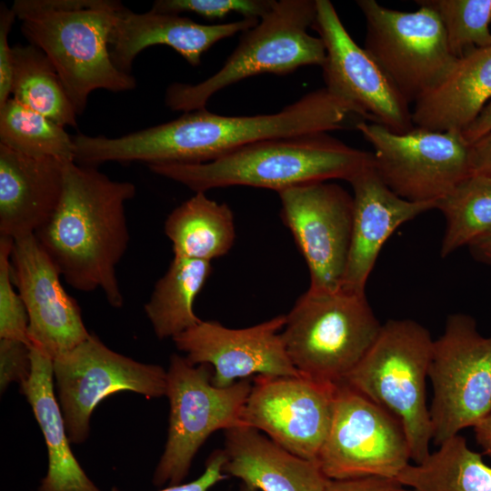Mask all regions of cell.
<instances>
[{
    "label": "cell",
    "mask_w": 491,
    "mask_h": 491,
    "mask_svg": "<svg viewBox=\"0 0 491 491\" xmlns=\"http://www.w3.org/2000/svg\"><path fill=\"white\" fill-rule=\"evenodd\" d=\"M354 115L349 104L323 87L274 114L225 116L205 107L120 137L88 135L82 154L95 166L112 161L205 163L264 139L338 130Z\"/></svg>",
    "instance_id": "6da1fadb"
},
{
    "label": "cell",
    "mask_w": 491,
    "mask_h": 491,
    "mask_svg": "<svg viewBox=\"0 0 491 491\" xmlns=\"http://www.w3.org/2000/svg\"><path fill=\"white\" fill-rule=\"evenodd\" d=\"M135 191L131 182L68 161L59 205L35 234L68 285L82 292L100 289L115 308L124 304L116 266L130 238L125 205Z\"/></svg>",
    "instance_id": "7a4b0ae2"
},
{
    "label": "cell",
    "mask_w": 491,
    "mask_h": 491,
    "mask_svg": "<svg viewBox=\"0 0 491 491\" xmlns=\"http://www.w3.org/2000/svg\"><path fill=\"white\" fill-rule=\"evenodd\" d=\"M372 165V152L349 146L323 132L256 141L210 162L161 163L148 167L195 193L234 185L279 193L331 179L349 182Z\"/></svg>",
    "instance_id": "3957f363"
},
{
    "label": "cell",
    "mask_w": 491,
    "mask_h": 491,
    "mask_svg": "<svg viewBox=\"0 0 491 491\" xmlns=\"http://www.w3.org/2000/svg\"><path fill=\"white\" fill-rule=\"evenodd\" d=\"M112 0H15L12 9L21 20L29 44L45 53L55 68L78 115L96 89L125 92L135 78L119 71L109 50L115 12Z\"/></svg>",
    "instance_id": "277c9868"
},
{
    "label": "cell",
    "mask_w": 491,
    "mask_h": 491,
    "mask_svg": "<svg viewBox=\"0 0 491 491\" xmlns=\"http://www.w3.org/2000/svg\"><path fill=\"white\" fill-rule=\"evenodd\" d=\"M433 341L419 323L390 319L342 381L400 421L415 463L430 454L433 436L426 390Z\"/></svg>",
    "instance_id": "5b68a950"
},
{
    "label": "cell",
    "mask_w": 491,
    "mask_h": 491,
    "mask_svg": "<svg viewBox=\"0 0 491 491\" xmlns=\"http://www.w3.org/2000/svg\"><path fill=\"white\" fill-rule=\"evenodd\" d=\"M316 15V0L274 1L258 24L243 32L223 66L195 85L171 84L165 103L184 113L205 108L213 95L261 74L285 75L301 66L320 65L326 59L322 39L308 34Z\"/></svg>",
    "instance_id": "8992f818"
},
{
    "label": "cell",
    "mask_w": 491,
    "mask_h": 491,
    "mask_svg": "<svg viewBox=\"0 0 491 491\" xmlns=\"http://www.w3.org/2000/svg\"><path fill=\"white\" fill-rule=\"evenodd\" d=\"M381 326L365 294L307 289L286 316L281 336L301 375L338 384L367 352Z\"/></svg>",
    "instance_id": "52a82bcc"
},
{
    "label": "cell",
    "mask_w": 491,
    "mask_h": 491,
    "mask_svg": "<svg viewBox=\"0 0 491 491\" xmlns=\"http://www.w3.org/2000/svg\"><path fill=\"white\" fill-rule=\"evenodd\" d=\"M166 374L169 425L153 474L155 486L183 483L199 448L214 432L243 425L241 415L252 386V379L246 378L217 387L212 384L209 365H194L177 354L170 356Z\"/></svg>",
    "instance_id": "ba28073f"
},
{
    "label": "cell",
    "mask_w": 491,
    "mask_h": 491,
    "mask_svg": "<svg viewBox=\"0 0 491 491\" xmlns=\"http://www.w3.org/2000/svg\"><path fill=\"white\" fill-rule=\"evenodd\" d=\"M428 377L436 446L491 414V336L478 332L472 316L447 317L443 334L433 341Z\"/></svg>",
    "instance_id": "9c48e42d"
},
{
    "label": "cell",
    "mask_w": 491,
    "mask_h": 491,
    "mask_svg": "<svg viewBox=\"0 0 491 491\" xmlns=\"http://www.w3.org/2000/svg\"><path fill=\"white\" fill-rule=\"evenodd\" d=\"M356 127L374 148L378 175L404 199L436 202L471 174V145L462 131L415 126L397 134L365 120Z\"/></svg>",
    "instance_id": "30bf717a"
},
{
    "label": "cell",
    "mask_w": 491,
    "mask_h": 491,
    "mask_svg": "<svg viewBox=\"0 0 491 491\" xmlns=\"http://www.w3.org/2000/svg\"><path fill=\"white\" fill-rule=\"evenodd\" d=\"M356 5L366 20L364 48L409 104L435 86L456 60L432 9L399 11L375 0Z\"/></svg>",
    "instance_id": "8fae6325"
},
{
    "label": "cell",
    "mask_w": 491,
    "mask_h": 491,
    "mask_svg": "<svg viewBox=\"0 0 491 491\" xmlns=\"http://www.w3.org/2000/svg\"><path fill=\"white\" fill-rule=\"evenodd\" d=\"M411 453L400 421L344 382L336 385L330 429L317 457L331 480L396 478Z\"/></svg>",
    "instance_id": "7c38bea8"
},
{
    "label": "cell",
    "mask_w": 491,
    "mask_h": 491,
    "mask_svg": "<svg viewBox=\"0 0 491 491\" xmlns=\"http://www.w3.org/2000/svg\"><path fill=\"white\" fill-rule=\"evenodd\" d=\"M53 379L71 444L84 443L95 408L110 395L130 391L155 398L165 396L162 366L113 351L95 335L53 359Z\"/></svg>",
    "instance_id": "4fadbf2b"
},
{
    "label": "cell",
    "mask_w": 491,
    "mask_h": 491,
    "mask_svg": "<svg viewBox=\"0 0 491 491\" xmlns=\"http://www.w3.org/2000/svg\"><path fill=\"white\" fill-rule=\"evenodd\" d=\"M326 48L322 65L325 87L349 104L357 115L402 134L414 128L409 103L381 67L351 37L334 5L316 0L312 27Z\"/></svg>",
    "instance_id": "5bb4252c"
},
{
    "label": "cell",
    "mask_w": 491,
    "mask_h": 491,
    "mask_svg": "<svg viewBox=\"0 0 491 491\" xmlns=\"http://www.w3.org/2000/svg\"><path fill=\"white\" fill-rule=\"evenodd\" d=\"M336 385L303 375L256 376L242 424L294 455L317 462L332 423Z\"/></svg>",
    "instance_id": "9a60e30c"
},
{
    "label": "cell",
    "mask_w": 491,
    "mask_h": 491,
    "mask_svg": "<svg viewBox=\"0 0 491 491\" xmlns=\"http://www.w3.org/2000/svg\"><path fill=\"white\" fill-rule=\"evenodd\" d=\"M280 217L290 230L309 271V288H341L353 223V197L336 184L319 182L278 193Z\"/></svg>",
    "instance_id": "2e32d148"
},
{
    "label": "cell",
    "mask_w": 491,
    "mask_h": 491,
    "mask_svg": "<svg viewBox=\"0 0 491 491\" xmlns=\"http://www.w3.org/2000/svg\"><path fill=\"white\" fill-rule=\"evenodd\" d=\"M286 316L279 315L246 328H228L201 320L173 338L194 365L213 368L212 384L228 387L251 376H297L281 336Z\"/></svg>",
    "instance_id": "e0dca14e"
},
{
    "label": "cell",
    "mask_w": 491,
    "mask_h": 491,
    "mask_svg": "<svg viewBox=\"0 0 491 491\" xmlns=\"http://www.w3.org/2000/svg\"><path fill=\"white\" fill-rule=\"evenodd\" d=\"M11 261L13 282L28 315L30 346L54 359L86 340L91 333L81 308L35 235L14 240Z\"/></svg>",
    "instance_id": "ac0fdd59"
},
{
    "label": "cell",
    "mask_w": 491,
    "mask_h": 491,
    "mask_svg": "<svg viewBox=\"0 0 491 491\" xmlns=\"http://www.w3.org/2000/svg\"><path fill=\"white\" fill-rule=\"evenodd\" d=\"M353 189V223L349 255L341 288L365 294L380 250L401 225L436 208V202H413L395 194L374 165L349 180Z\"/></svg>",
    "instance_id": "d6986e66"
},
{
    "label": "cell",
    "mask_w": 491,
    "mask_h": 491,
    "mask_svg": "<svg viewBox=\"0 0 491 491\" xmlns=\"http://www.w3.org/2000/svg\"><path fill=\"white\" fill-rule=\"evenodd\" d=\"M260 19L202 25L179 15L152 10L135 13L122 5L115 15L109 36V50L115 66L130 74L133 62L144 49L165 45L175 49L187 63L196 66L212 45L239 32L256 26Z\"/></svg>",
    "instance_id": "ffe728a7"
},
{
    "label": "cell",
    "mask_w": 491,
    "mask_h": 491,
    "mask_svg": "<svg viewBox=\"0 0 491 491\" xmlns=\"http://www.w3.org/2000/svg\"><path fill=\"white\" fill-rule=\"evenodd\" d=\"M66 162L0 144V236L35 235L50 220L63 195Z\"/></svg>",
    "instance_id": "44dd1931"
},
{
    "label": "cell",
    "mask_w": 491,
    "mask_h": 491,
    "mask_svg": "<svg viewBox=\"0 0 491 491\" xmlns=\"http://www.w3.org/2000/svg\"><path fill=\"white\" fill-rule=\"evenodd\" d=\"M225 431L223 471L257 491H323L328 478L316 461L299 457L240 425Z\"/></svg>",
    "instance_id": "7402d4cb"
},
{
    "label": "cell",
    "mask_w": 491,
    "mask_h": 491,
    "mask_svg": "<svg viewBox=\"0 0 491 491\" xmlns=\"http://www.w3.org/2000/svg\"><path fill=\"white\" fill-rule=\"evenodd\" d=\"M491 101V45L459 58L441 80L414 103V126L430 131L466 130Z\"/></svg>",
    "instance_id": "603a6c76"
},
{
    "label": "cell",
    "mask_w": 491,
    "mask_h": 491,
    "mask_svg": "<svg viewBox=\"0 0 491 491\" xmlns=\"http://www.w3.org/2000/svg\"><path fill=\"white\" fill-rule=\"evenodd\" d=\"M32 368L20 392L32 407L47 449V471L37 491H102L74 456L58 400L55 396L53 359L30 346Z\"/></svg>",
    "instance_id": "cb8c5ba5"
},
{
    "label": "cell",
    "mask_w": 491,
    "mask_h": 491,
    "mask_svg": "<svg viewBox=\"0 0 491 491\" xmlns=\"http://www.w3.org/2000/svg\"><path fill=\"white\" fill-rule=\"evenodd\" d=\"M164 232L172 243L174 256L209 262L226 255L235 238L231 208L202 192L168 215Z\"/></svg>",
    "instance_id": "d4e9b609"
},
{
    "label": "cell",
    "mask_w": 491,
    "mask_h": 491,
    "mask_svg": "<svg viewBox=\"0 0 491 491\" xmlns=\"http://www.w3.org/2000/svg\"><path fill=\"white\" fill-rule=\"evenodd\" d=\"M211 272L209 261L174 256L144 306L159 339H173L201 321L195 313V300Z\"/></svg>",
    "instance_id": "484cf974"
},
{
    "label": "cell",
    "mask_w": 491,
    "mask_h": 491,
    "mask_svg": "<svg viewBox=\"0 0 491 491\" xmlns=\"http://www.w3.org/2000/svg\"><path fill=\"white\" fill-rule=\"evenodd\" d=\"M420 463L406 466L396 480L413 491H491V466L456 435Z\"/></svg>",
    "instance_id": "4316f807"
},
{
    "label": "cell",
    "mask_w": 491,
    "mask_h": 491,
    "mask_svg": "<svg viewBox=\"0 0 491 491\" xmlns=\"http://www.w3.org/2000/svg\"><path fill=\"white\" fill-rule=\"evenodd\" d=\"M12 98L56 124L77 126V114L50 60L32 44L13 46Z\"/></svg>",
    "instance_id": "83f0119b"
},
{
    "label": "cell",
    "mask_w": 491,
    "mask_h": 491,
    "mask_svg": "<svg viewBox=\"0 0 491 491\" xmlns=\"http://www.w3.org/2000/svg\"><path fill=\"white\" fill-rule=\"evenodd\" d=\"M446 219L440 255L491 235V174L471 173L436 202Z\"/></svg>",
    "instance_id": "f1b7e54d"
},
{
    "label": "cell",
    "mask_w": 491,
    "mask_h": 491,
    "mask_svg": "<svg viewBox=\"0 0 491 491\" xmlns=\"http://www.w3.org/2000/svg\"><path fill=\"white\" fill-rule=\"evenodd\" d=\"M0 144L30 156L75 161L73 136L65 127L12 97L0 107Z\"/></svg>",
    "instance_id": "f546056e"
},
{
    "label": "cell",
    "mask_w": 491,
    "mask_h": 491,
    "mask_svg": "<svg viewBox=\"0 0 491 491\" xmlns=\"http://www.w3.org/2000/svg\"><path fill=\"white\" fill-rule=\"evenodd\" d=\"M432 9L445 29L448 47L456 58L491 45V0H417Z\"/></svg>",
    "instance_id": "4dcf8cb0"
},
{
    "label": "cell",
    "mask_w": 491,
    "mask_h": 491,
    "mask_svg": "<svg viewBox=\"0 0 491 491\" xmlns=\"http://www.w3.org/2000/svg\"><path fill=\"white\" fill-rule=\"evenodd\" d=\"M13 245V239L0 236V338L30 345L27 311L12 277Z\"/></svg>",
    "instance_id": "1f68e13d"
},
{
    "label": "cell",
    "mask_w": 491,
    "mask_h": 491,
    "mask_svg": "<svg viewBox=\"0 0 491 491\" xmlns=\"http://www.w3.org/2000/svg\"><path fill=\"white\" fill-rule=\"evenodd\" d=\"M275 0H157L154 12L179 15L191 12L205 19L215 20L237 13L244 18L261 19L272 7Z\"/></svg>",
    "instance_id": "d6a6232c"
},
{
    "label": "cell",
    "mask_w": 491,
    "mask_h": 491,
    "mask_svg": "<svg viewBox=\"0 0 491 491\" xmlns=\"http://www.w3.org/2000/svg\"><path fill=\"white\" fill-rule=\"evenodd\" d=\"M32 368L30 345L15 339L0 338V390L11 383L23 385Z\"/></svg>",
    "instance_id": "836d02e7"
},
{
    "label": "cell",
    "mask_w": 491,
    "mask_h": 491,
    "mask_svg": "<svg viewBox=\"0 0 491 491\" xmlns=\"http://www.w3.org/2000/svg\"><path fill=\"white\" fill-rule=\"evenodd\" d=\"M16 18L12 8L1 5L0 9V107L11 98L14 75L13 47L8 35Z\"/></svg>",
    "instance_id": "e575fe53"
},
{
    "label": "cell",
    "mask_w": 491,
    "mask_h": 491,
    "mask_svg": "<svg viewBox=\"0 0 491 491\" xmlns=\"http://www.w3.org/2000/svg\"><path fill=\"white\" fill-rule=\"evenodd\" d=\"M226 457L223 449L211 453L205 461V470L196 479L174 486H167L159 491H210L217 483L228 477L223 471ZM110 491H122L113 486Z\"/></svg>",
    "instance_id": "d590c367"
},
{
    "label": "cell",
    "mask_w": 491,
    "mask_h": 491,
    "mask_svg": "<svg viewBox=\"0 0 491 491\" xmlns=\"http://www.w3.org/2000/svg\"><path fill=\"white\" fill-rule=\"evenodd\" d=\"M323 491H413L395 478L366 476L350 479H329Z\"/></svg>",
    "instance_id": "8d00e7d4"
},
{
    "label": "cell",
    "mask_w": 491,
    "mask_h": 491,
    "mask_svg": "<svg viewBox=\"0 0 491 491\" xmlns=\"http://www.w3.org/2000/svg\"><path fill=\"white\" fill-rule=\"evenodd\" d=\"M471 173L491 174V131L471 145Z\"/></svg>",
    "instance_id": "74e56055"
},
{
    "label": "cell",
    "mask_w": 491,
    "mask_h": 491,
    "mask_svg": "<svg viewBox=\"0 0 491 491\" xmlns=\"http://www.w3.org/2000/svg\"><path fill=\"white\" fill-rule=\"evenodd\" d=\"M491 131V101L485 106L476 120L463 131L465 139L472 145Z\"/></svg>",
    "instance_id": "f35d334b"
},
{
    "label": "cell",
    "mask_w": 491,
    "mask_h": 491,
    "mask_svg": "<svg viewBox=\"0 0 491 491\" xmlns=\"http://www.w3.org/2000/svg\"><path fill=\"white\" fill-rule=\"evenodd\" d=\"M473 428L476 442L483 453L491 457V414L479 421Z\"/></svg>",
    "instance_id": "ab89813d"
},
{
    "label": "cell",
    "mask_w": 491,
    "mask_h": 491,
    "mask_svg": "<svg viewBox=\"0 0 491 491\" xmlns=\"http://www.w3.org/2000/svg\"><path fill=\"white\" fill-rule=\"evenodd\" d=\"M468 247L475 259L491 266V235L474 242Z\"/></svg>",
    "instance_id": "60d3db41"
},
{
    "label": "cell",
    "mask_w": 491,
    "mask_h": 491,
    "mask_svg": "<svg viewBox=\"0 0 491 491\" xmlns=\"http://www.w3.org/2000/svg\"><path fill=\"white\" fill-rule=\"evenodd\" d=\"M237 491H257V490L250 488L244 484H241Z\"/></svg>",
    "instance_id": "b9f144b4"
}]
</instances>
